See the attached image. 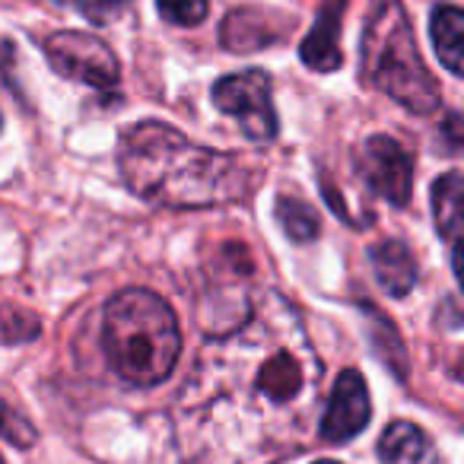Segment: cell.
Instances as JSON below:
<instances>
[{
	"label": "cell",
	"instance_id": "8",
	"mask_svg": "<svg viewBox=\"0 0 464 464\" xmlns=\"http://www.w3.org/2000/svg\"><path fill=\"white\" fill-rule=\"evenodd\" d=\"M290 33L286 29V20L271 10L261 7H242L232 10L229 16L219 26V42H223L226 52L232 54H255L261 48L277 45L284 35Z\"/></svg>",
	"mask_w": 464,
	"mask_h": 464
},
{
	"label": "cell",
	"instance_id": "1",
	"mask_svg": "<svg viewBox=\"0 0 464 464\" xmlns=\"http://www.w3.org/2000/svg\"><path fill=\"white\" fill-rule=\"evenodd\" d=\"M118 169L137 198L166 210L226 207L248 194V172L239 160L200 147L162 121H140L121 130Z\"/></svg>",
	"mask_w": 464,
	"mask_h": 464
},
{
	"label": "cell",
	"instance_id": "14",
	"mask_svg": "<svg viewBox=\"0 0 464 464\" xmlns=\"http://www.w3.org/2000/svg\"><path fill=\"white\" fill-rule=\"evenodd\" d=\"M432 219L445 242L451 246V267L458 274V239H461V172L439 175L432 185Z\"/></svg>",
	"mask_w": 464,
	"mask_h": 464
},
{
	"label": "cell",
	"instance_id": "21",
	"mask_svg": "<svg viewBox=\"0 0 464 464\" xmlns=\"http://www.w3.org/2000/svg\"><path fill=\"white\" fill-rule=\"evenodd\" d=\"M312 464H341V461H331V458H322V461H312Z\"/></svg>",
	"mask_w": 464,
	"mask_h": 464
},
{
	"label": "cell",
	"instance_id": "3",
	"mask_svg": "<svg viewBox=\"0 0 464 464\" xmlns=\"http://www.w3.org/2000/svg\"><path fill=\"white\" fill-rule=\"evenodd\" d=\"M362 77L413 115H430L442 105L436 80L420 58L417 39L407 23L401 0H372L366 33L360 42Z\"/></svg>",
	"mask_w": 464,
	"mask_h": 464
},
{
	"label": "cell",
	"instance_id": "6",
	"mask_svg": "<svg viewBox=\"0 0 464 464\" xmlns=\"http://www.w3.org/2000/svg\"><path fill=\"white\" fill-rule=\"evenodd\" d=\"M360 172L382 200L392 207H407L413 188V156L407 153L404 143L388 134L369 137L360 153Z\"/></svg>",
	"mask_w": 464,
	"mask_h": 464
},
{
	"label": "cell",
	"instance_id": "5",
	"mask_svg": "<svg viewBox=\"0 0 464 464\" xmlns=\"http://www.w3.org/2000/svg\"><path fill=\"white\" fill-rule=\"evenodd\" d=\"M45 54H48V64L61 77L73 80V83L111 90V86H118V77H121V64H118L115 52L92 33L61 29V33L45 39Z\"/></svg>",
	"mask_w": 464,
	"mask_h": 464
},
{
	"label": "cell",
	"instance_id": "12",
	"mask_svg": "<svg viewBox=\"0 0 464 464\" xmlns=\"http://www.w3.org/2000/svg\"><path fill=\"white\" fill-rule=\"evenodd\" d=\"M369 261L379 286L388 296H407L417 286V261H413L411 248L398 239H385L379 246L369 248Z\"/></svg>",
	"mask_w": 464,
	"mask_h": 464
},
{
	"label": "cell",
	"instance_id": "15",
	"mask_svg": "<svg viewBox=\"0 0 464 464\" xmlns=\"http://www.w3.org/2000/svg\"><path fill=\"white\" fill-rule=\"evenodd\" d=\"M42 331V318L16 303H0V343H29Z\"/></svg>",
	"mask_w": 464,
	"mask_h": 464
},
{
	"label": "cell",
	"instance_id": "16",
	"mask_svg": "<svg viewBox=\"0 0 464 464\" xmlns=\"http://www.w3.org/2000/svg\"><path fill=\"white\" fill-rule=\"evenodd\" d=\"M277 219L293 242H312L318 236L315 210L296 198H280L277 200Z\"/></svg>",
	"mask_w": 464,
	"mask_h": 464
},
{
	"label": "cell",
	"instance_id": "9",
	"mask_svg": "<svg viewBox=\"0 0 464 464\" xmlns=\"http://www.w3.org/2000/svg\"><path fill=\"white\" fill-rule=\"evenodd\" d=\"M255 392L267 407H290L305 388V362L296 350L274 347L255 372Z\"/></svg>",
	"mask_w": 464,
	"mask_h": 464
},
{
	"label": "cell",
	"instance_id": "20",
	"mask_svg": "<svg viewBox=\"0 0 464 464\" xmlns=\"http://www.w3.org/2000/svg\"><path fill=\"white\" fill-rule=\"evenodd\" d=\"M128 0H77V7L83 10L90 20H96V23H102V20H109V16H115L118 10L124 7Z\"/></svg>",
	"mask_w": 464,
	"mask_h": 464
},
{
	"label": "cell",
	"instance_id": "11",
	"mask_svg": "<svg viewBox=\"0 0 464 464\" xmlns=\"http://www.w3.org/2000/svg\"><path fill=\"white\" fill-rule=\"evenodd\" d=\"M375 451L382 464H436V445L426 430L411 420H394L392 426H385Z\"/></svg>",
	"mask_w": 464,
	"mask_h": 464
},
{
	"label": "cell",
	"instance_id": "19",
	"mask_svg": "<svg viewBox=\"0 0 464 464\" xmlns=\"http://www.w3.org/2000/svg\"><path fill=\"white\" fill-rule=\"evenodd\" d=\"M0 436L10 439V442H16V445H29L35 439V432L29 430L23 420H16L14 413L0 411Z\"/></svg>",
	"mask_w": 464,
	"mask_h": 464
},
{
	"label": "cell",
	"instance_id": "10",
	"mask_svg": "<svg viewBox=\"0 0 464 464\" xmlns=\"http://www.w3.org/2000/svg\"><path fill=\"white\" fill-rule=\"evenodd\" d=\"M343 10H347V0H324L322 10L315 16V26L299 45V58L305 67L318 73H331L343 64L341 54V23Z\"/></svg>",
	"mask_w": 464,
	"mask_h": 464
},
{
	"label": "cell",
	"instance_id": "13",
	"mask_svg": "<svg viewBox=\"0 0 464 464\" xmlns=\"http://www.w3.org/2000/svg\"><path fill=\"white\" fill-rule=\"evenodd\" d=\"M430 39L451 77L464 73V14L455 4H439L430 16Z\"/></svg>",
	"mask_w": 464,
	"mask_h": 464
},
{
	"label": "cell",
	"instance_id": "17",
	"mask_svg": "<svg viewBox=\"0 0 464 464\" xmlns=\"http://www.w3.org/2000/svg\"><path fill=\"white\" fill-rule=\"evenodd\" d=\"M369 315V322H372V341H375V350H379L382 362H388V366L394 369L398 375H404V343H401L398 331H394V324L388 322V318H382L379 312H375V305H362Z\"/></svg>",
	"mask_w": 464,
	"mask_h": 464
},
{
	"label": "cell",
	"instance_id": "2",
	"mask_svg": "<svg viewBox=\"0 0 464 464\" xmlns=\"http://www.w3.org/2000/svg\"><path fill=\"white\" fill-rule=\"evenodd\" d=\"M102 347L124 382L153 388L172 375L181 356L179 318L162 296L130 286L115 293L105 305Z\"/></svg>",
	"mask_w": 464,
	"mask_h": 464
},
{
	"label": "cell",
	"instance_id": "18",
	"mask_svg": "<svg viewBox=\"0 0 464 464\" xmlns=\"http://www.w3.org/2000/svg\"><path fill=\"white\" fill-rule=\"evenodd\" d=\"M156 10L172 26H200L207 20L210 0H156Z\"/></svg>",
	"mask_w": 464,
	"mask_h": 464
},
{
	"label": "cell",
	"instance_id": "7",
	"mask_svg": "<svg viewBox=\"0 0 464 464\" xmlns=\"http://www.w3.org/2000/svg\"><path fill=\"white\" fill-rule=\"evenodd\" d=\"M369 417H372V401H369L366 379L356 369H343L331 388L328 407L318 423V436L324 442H350L366 430Z\"/></svg>",
	"mask_w": 464,
	"mask_h": 464
},
{
	"label": "cell",
	"instance_id": "4",
	"mask_svg": "<svg viewBox=\"0 0 464 464\" xmlns=\"http://www.w3.org/2000/svg\"><path fill=\"white\" fill-rule=\"evenodd\" d=\"M213 102L223 115L236 118L242 134L252 140H274L277 137V111H274L271 77L265 71L226 73L213 83Z\"/></svg>",
	"mask_w": 464,
	"mask_h": 464
}]
</instances>
